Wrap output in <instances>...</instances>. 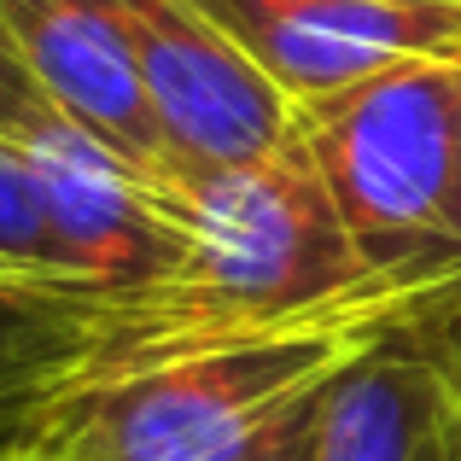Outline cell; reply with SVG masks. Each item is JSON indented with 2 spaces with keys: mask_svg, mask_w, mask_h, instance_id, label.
Here are the masks:
<instances>
[{
  "mask_svg": "<svg viewBox=\"0 0 461 461\" xmlns=\"http://www.w3.org/2000/svg\"><path fill=\"white\" fill-rule=\"evenodd\" d=\"M310 461H456L432 362L385 327L315 403Z\"/></svg>",
  "mask_w": 461,
  "mask_h": 461,
  "instance_id": "9",
  "label": "cell"
},
{
  "mask_svg": "<svg viewBox=\"0 0 461 461\" xmlns=\"http://www.w3.org/2000/svg\"><path fill=\"white\" fill-rule=\"evenodd\" d=\"M35 461H59V456H35Z\"/></svg>",
  "mask_w": 461,
  "mask_h": 461,
  "instance_id": "14",
  "label": "cell"
},
{
  "mask_svg": "<svg viewBox=\"0 0 461 461\" xmlns=\"http://www.w3.org/2000/svg\"><path fill=\"white\" fill-rule=\"evenodd\" d=\"M176 176L228 169L298 135V105L193 0H117Z\"/></svg>",
  "mask_w": 461,
  "mask_h": 461,
  "instance_id": "5",
  "label": "cell"
},
{
  "mask_svg": "<svg viewBox=\"0 0 461 461\" xmlns=\"http://www.w3.org/2000/svg\"><path fill=\"white\" fill-rule=\"evenodd\" d=\"M100 339L105 304L0 269V461L47 456L65 403L100 362Z\"/></svg>",
  "mask_w": 461,
  "mask_h": 461,
  "instance_id": "8",
  "label": "cell"
},
{
  "mask_svg": "<svg viewBox=\"0 0 461 461\" xmlns=\"http://www.w3.org/2000/svg\"><path fill=\"white\" fill-rule=\"evenodd\" d=\"M392 298L345 304L269 333L88 374L47 456L59 461H246L385 339Z\"/></svg>",
  "mask_w": 461,
  "mask_h": 461,
  "instance_id": "2",
  "label": "cell"
},
{
  "mask_svg": "<svg viewBox=\"0 0 461 461\" xmlns=\"http://www.w3.org/2000/svg\"><path fill=\"white\" fill-rule=\"evenodd\" d=\"M0 18L59 117L88 129L100 147H112L164 193L176 187V164L152 117L117 0H0Z\"/></svg>",
  "mask_w": 461,
  "mask_h": 461,
  "instance_id": "7",
  "label": "cell"
},
{
  "mask_svg": "<svg viewBox=\"0 0 461 461\" xmlns=\"http://www.w3.org/2000/svg\"><path fill=\"white\" fill-rule=\"evenodd\" d=\"M461 59H403L327 100L298 105V135L350 228V246L392 298L450 263Z\"/></svg>",
  "mask_w": 461,
  "mask_h": 461,
  "instance_id": "3",
  "label": "cell"
},
{
  "mask_svg": "<svg viewBox=\"0 0 461 461\" xmlns=\"http://www.w3.org/2000/svg\"><path fill=\"white\" fill-rule=\"evenodd\" d=\"M293 105L403 59H461V0H193Z\"/></svg>",
  "mask_w": 461,
  "mask_h": 461,
  "instance_id": "6",
  "label": "cell"
},
{
  "mask_svg": "<svg viewBox=\"0 0 461 461\" xmlns=\"http://www.w3.org/2000/svg\"><path fill=\"white\" fill-rule=\"evenodd\" d=\"M0 269L35 275V281H59V258H53V234H47L41 216V193H35V176L23 164L18 140L0 135ZM77 293V286H70Z\"/></svg>",
  "mask_w": 461,
  "mask_h": 461,
  "instance_id": "10",
  "label": "cell"
},
{
  "mask_svg": "<svg viewBox=\"0 0 461 461\" xmlns=\"http://www.w3.org/2000/svg\"><path fill=\"white\" fill-rule=\"evenodd\" d=\"M41 193V216L53 234V258L65 286L105 310L147 304L187 263V234L169 211L164 187L123 164L112 147L77 129L70 117H47L18 140Z\"/></svg>",
  "mask_w": 461,
  "mask_h": 461,
  "instance_id": "4",
  "label": "cell"
},
{
  "mask_svg": "<svg viewBox=\"0 0 461 461\" xmlns=\"http://www.w3.org/2000/svg\"><path fill=\"white\" fill-rule=\"evenodd\" d=\"M47 117H53V100H47L41 82L30 77L18 41H12V30H6V18H0V135L23 140L30 129H41Z\"/></svg>",
  "mask_w": 461,
  "mask_h": 461,
  "instance_id": "11",
  "label": "cell"
},
{
  "mask_svg": "<svg viewBox=\"0 0 461 461\" xmlns=\"http://www.w3.org/2000/svg\"><path fill=\"white\" fill-rule=\"evenodd\" d=\"M450 269H461V112H456V199H450V263H444V275Z\"/></svg>",
  "mask_w": 461,
  "mask_h": 461,
  "instance_id": "13",
  "label": "cell"
},
{
  "mask_svg": "<svg viewBox=\"0 0 461 461\" xmlns=\"http://www.w3.org/2000/svg\"><path fill=\"white\" fill-rule=\"evenodd\" d=\"M315 403H321V397H315ZM315 403H310L304 415L293 420V427H281V432H275V438L263 444V450H251L246 461H310V427H315Z\"/></svg>",
  "mask_w": 461,
  "mask_h": 461,
  "instance_id": "12",
  "label": "cell"
},
{
  "mask_svg": "<svg viewBox=\"0 0 461 461\" xmlns=\"http://www.w3.org/2000/svg\"><path fill=\"white\" fill-rule=\"evenodd\" d=\"M164 199L187 234V263L147 304L105 310L94 374L392 298L350 246L304 135L246 164L176 176Z\"/></svg>",
  "mask_w": 461,
  "mask_h": 461,
  "instance_id": "1",
  "label": "cell"
}]
</instances>
